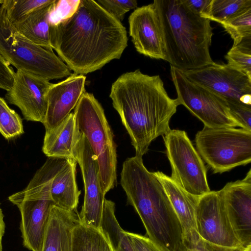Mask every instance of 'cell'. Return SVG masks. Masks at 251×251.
<instances>
[{
	"label": "cell",
	"instance_id": "2e32d148",
	"mask_svg": "<svg viewBox=\"0 0 251 251\" xmlns=\"http://www.w3.org/2000/svg\"><path fill=\"white\" fill-rule=\"evenodd\" d=\"M229 221L241 245L251 246V170L221 189Z\"/></svg>",
	"mask_w": 251,
	"mask_h": 251
},
{
	"label": "cell",
	"instance_id": "7a4b0ae2",
	"mask_svg": "<svg viewBox=\"0 0 251 251\" xmlns=\"http://www.w3.org/2000/svg\"><path fill=\"white\" fill-rule=\"evenodd\" d=\"M109 97L135 155L140 157L153 141L171 129L170 121L178 105L168 95L159 75L150 76L139 70L120 76L112 84Z\"/></svg>",
	"mask_w": 251,
	"mask_h": 251
},
{
	"label": "cell",
	"instance_id": "f35d334b",
	"mask_svg": "<svg viewBox=\"0 0 251 251\" xmlns=\"http://www.w3.org/2000/svg\"><path fill=\"white\" fill-rule=\"evenodd\" d=\"M4 0H0V4H2L3 2H4Z\"/></svg>",
	"mask_w": 251,
	"mask_h": 251
},
{
	"label": "cell",
	"instance_id": "ffe728a7",
	"mask_svg": "<svg viewBox=\"0 0 251 251\" xmlns=\"http://www.w3.org/2000/svg\"><path fill=\"white\" fill-rule=\"evenodd\" d=\"M76 160L67 159L53 176L50 194L54 204L69 211H76L81 194L76 180Z\"/></svg>",
	"mask_w": 251,
	"mask_h": 251
},
{
	"label": "cell",
	"instance_id": "d4e9b609",
	"mask_svg": "<svg viewBox=\"0 0 251 251\" xmlns=\"http://www.w3.org/2000/svg\"><path fill=\"white\" fill-rule=\"evenodd\" d=\"M0 133L6 139H11L24 133L22 120L18 114L0 97Z\"/></svg>",
	"mask_w": 251,
	"mask_h": 251
},
{
	"label": "cell",
	"instance_id": "9c48e42d",
	"mask_svg": "<svg viewBox=\"0 0 251 251\" xmlns=\"http://www.w3.org/2000/svg\"><path fill=\"white\" fill-rule=\"evenodd\" d=\"M163 138L173 180L193 195L201 197L209 192L207 168L187 133L170 129Z\"/></svg>",
	"mask_w": 251,
	"mask_h": 251
},
{
	"label": "cell",
	"instance_id": "8992f818",
	"mask_svg": "<svg viewBox=\"0 0 251 251\" xmlns=\"http://www.w3.org/2000/svg\"><path fill=\"white\" fill-rule=\"evenodd\" d=\"M0 55L17 70L48 80L70 76V69L51 48L35 44L19 34L0 6Z\"/></svg>",
	"mask_w": 251,
	"mask_h": 251
},
{
	"label": "cell",
	"instance_id": "603a6c76",
	"mask_svg": "<svg viewBox=\"0 0 251 251\" xmlns=\"http://www.w3.org/2000/svg\"><path fill=\"white\" fill-rule=\"evenodd\" d=\"M71 251H116L107 235L100 228L79 222L72 232Z\"/></svg>",
	"mask_w": 251,
	"mask_h": 251
},
{
	"label": "cell",
	"instance_id": "8d00e7d4",
	"mask_svg": "<svg viewBox=\"0 0 251 251\" xmlns=\"http://www.w3.org/2000/svg\"><path fill=\"white\" fill-rule=\"evenodd\" d=\"M5 225L4 221V215L0 204V251H2V239L5 232Z\"/></svg>",
	"mask_w": 251,
	"mask_h": 251
},
{
	"label": "cell",
	"instance_id": "7c38bea8",
	"mask_svg": "<svg viewBox=\"0 0 251 251\" xmlns=\"http://www.w3.org/2000/svg\"><path fill=\"white\" fill-rule=\"evenodd\" d=\"M193 82L224 98L226 101L251 105V77L227 64H213L182 71Z\"/></svg>",
	"mask_w": 251,
	"mask_h": 251
},
{
	"label": "cell",
	"instance_id": "4316f807",
	"mask_svg": "<svg viewBox=\"0 0 251 251\" xmlns=\"http://www.w3.org/2000/svg\"><path fill=\"white\" fill-rule=\"evenodd\" d=\"M227 65L251 77V37L232 46L225 56Z\"/></svg>",
	"mask_w": 251,
	"mask_h": 251
},
{
	"label": "cell",
	"instance_id": "83f0119b",
	"mask_svg": "<svg viewBox=\"0 0 251 251\" xmlns=\"http://www.w3.org/2000/svg\"><path fill=\"white\" fill-rule=\"evenodd\" d=\"M233 40L232 46L243 39L251 37V8L235 16L222 25Z\"/></svg>",
	"mask_w": 251,
	"mask_h": 251
},
{
	"label": "cell",
	"instance_id": "484cf974",
	"mask_svg": "<svg viewBox=\"0 0 251 251\" xmlns=\"http://www.w3.org/2000/svg\"><path fill=\"white\" fill-rule=\"evenodd\" d=\"M54 0H4L2 3L5 15L14 24L35 9L52 3Z\"/></svg>",
	"mask_w": 251,
	"mask_h": 251
},
{
	"label": "cell",
	"instance_id": "3957f363",
	"mask_svg": "<svg viewBox=\"0 0 251 251\" xmlns=\"http://www.w3.org/2000/svg\"><path fill=\"white\" fill-rule=\"evenodd\" d=\"M120 184L150 240L163 251H176L182 243L181 224L162 184L145 167L142 157L126 159Z\"/></svg>",
	"mask_w": 251,
	"mask_h": 251
},
{
	"label": "cell",
	"instance_id": "f1b7e54d",
	"mask_svg": "<svg viewBox=\"0 0 251 251\" xmlns=\"http://www.w3.org/2000/svg\"><path fill=\"white\" fill-rule=\"evenodd\" d=\"M80 0H54L50 13V21L52 26L71 17L77 10Z\"/></svg>",
	"mask_w": 251,
	"mask_h": 251
},
{
	"label": "cell",
	"instance_id": "5b68a950",
	"mask_svg": "<svg viewBox=\"0 0 251 251\" xmlns=\"http://www.w3.org/2000/svg\"><path fill=\"white\" fill-rule=\"evenodd\" d=\"M79 131L86 138L97 158L102 191L117 184V152L114 135L101 104L92 94H82L73 113Z\"/></svg>",
	"mask_w": 251,
	"mask_h": 251
},
{
	"label": "cell",
	"instance_id": "f546056e",
	"mask_svg": "<svg viewBox=\"0 0 251 251\" xmlns=\"http://www.w3.org/2000/svg\"><path fill=\"white\" fill-rule=\"evenodd\" d=\"M96 2L120 22L127 12L131 9H136L138 5L135 0H98Z\"/></svg>",
	"mask_w": 251,
	"mask_h": 251
},
{
	"label": "cell",
	"instance_id": "cb8c5ba5",
	"mask_svg": "<svg viewBox=\"0 0 251 251\" xmlns=\"http://www.w3.org/2000/svg\"><path fill=\"white\" fill-rule=\"evenodd\" d=\"M251 8V0H211L207 19L222 25Z\"/></svg>",
	"mask_w": 251,
	"mask_h": 251
},
{
	"label": "cell",
	"instance_id": "7402d4cb",
	"mask_svg": "<svg viewBox=\"0 0 251 251\" xmlns=\"http://www.w3.org/2000/svg\"><path fill=\"white\" fill-rule=\"evenodd\" d=\"M54 1L35 9L11 25L19 34L32 43L51 48L52 25L50 21V13Z\"/></svg>",
	"mask_w": 251,
	"mask_h": 251
},
{
	"label": "cell",
	"instance_id": "277c9868",
	"mask_svg": "<svg viewBox=\"0 0 251 251\" xmlns=\"http://www.w3.org/2000/svg\"><path fill=\"white\" fill-rule=\"evenodd\" d=\"M161 20L165 61L182 71L214 64L209 48L213 35L208 19L192 11L183 0H154Z\"/></svg>",
	"mask_w": 251,
	"mask_h": 251
},
{
	"label": "cell",
	"instance_id": "1f68e13d",
	"mask_svg": "<svg viewBox=\"0 0 251 251\" xmlns=\"http://www.w3.org/2000/svg\"><path fill=\"white\" fill-rule=\"evenodd\" d=\"M226 102L231 116L241 128L251 131V105L240 102Z\"/></svg>",
	"mask_w": 251,
	"mask_h": 251
},
{
	"label": "cell",
	"instance_id": "44dd1931",
	"mask_svg": "<svg viewBox=\"0 0 251 251\" xmlns=\"http://www.w3.org/2000/svg\"><path fill=\"white\" fill-rule=\"evenodd\" d=\"M79 134L74 113H70L58 125L46 130L42 151L48 157L75 159L74 150Z\"/></svg>",
	"mask_w": 251,
	"mask_h": 251
},
{
	"label": "cell",
	"instance_id": "ba28073f",
	"mask_svg": "<svg viewBox=\"0 0 251 251\" xmlns=\"http://www.w3.org/2000/svg\"><path fill=\"white\" fill-rule=\"evenodd\" d=\"M52 176L49 172L37 174L25 189L8 197L19 209L23 244L30 251H41L50 209L54 204L50 194Z\"/></svg>",
	"mask_w": 251,
	"mask_h": 251
},
{
	"label": "cell",
	"instance_id": "d6a6232c",
	"mask_svg": "<svg viewBox=\"0 0 251 251\" xmlns=\"http://www.w3.org/2000/svg\"><path fill=\"white\" fill-rule=\"evenodd\" d=\"M125 233L136 251H163L147 236L126 231Z\"/></svg>",
	"mask_w": 251,
	"mask_h": 251
},
{
	"label": "cell",
	"instance_id": "e0dca14e",
	"mask_svg": "<svg viewBox=\"0 0 251 251\" xmlns=\"http://www.w3.org/2000/svg\"><path fill=\"white\" fill-rule=\"evenodd\" d=\"M86 76L75 73L66 79L52 84L49 89L48 108L43 125L46 130L61 123L75 108L85 92Z\"/></svg>",
	"mask_w": 251,
	"mask_h": 251
},
{
	"label": "cell",
	"instance_id": "8fae6325",
	"mask_svg": "<svg viewBox=\"0 0 251 251\" xmlns=\"http://www.w3.org/2000/svg\"><path fill=\"white\" fill-rule=\"evenodd\" d=\"M80 132V131H79ZM84 183V201L78 214L79 222L100 228L105 200L97 158L85 136L80 132L74 150Z\"/></svg>",
	"mask_w": 251,
	"mask_h": 251
},
{
	"label": "cell",
	"instance_id": "e575fe53",
	"mask_svg": "<svg viewBox=\"0 0 251 251\" xmlns=\"http://www.w3.org/2000/svg\"><path fill=\"white\" fill-rule=\"evenodd\" d=\"M192 11L201 17L207 19L211 0H183Z\"/></svg>",
	"mask_w": 251,
	"mask_h": 251
},
{
	"label": "cell",
	"instance_id": "4dcf8cb0",
	"mask_svg": "<svg viewBox=\"0 0 251 251\" xmlns=\"http://www.w3.org/2000/svg\"><path fill=\"white\" fill-rule=\"evenodd\" d=\"M186 251H251V246L226 247L208 242L200 236L192 241H182Z\"/></svg>",
	"mask_w": 251,
	"mask_h": 251
},
{
	"label": "cell",
	"instance_id": "d590c367",
	"mask_svg": "<svg viewBox=\"0 0 251 251\" xmlns=\"http://www.w3.org/2000/svg\"><path fill=\"white\" fill-rule=\"evenodd\" d=\"M116 251H136L124 230L111 241Z\"/></svg>",
	"mask_w": 251,
	"mask_h": 251
},
{
	"label": "cell",
	"instance_id": "9a60e30c",
	"mask_svg": "<svg viewBox=\"0 0 251 251\" xmlns=\"http://www.w3.org/2000/svg\"><path fill=\"white\" fill-rule=\"evenodd\" d=\"M129 33L136 50L151 58L165 60L161 20L153 2L137 8L129 16Z\"/></svg>",
	"mask_w": 251,
	"mask_h": 251
},
{
	"label": "cell",
	"instance_id": "4fadbf2b",
	"mask_svg": "<svg viewBox=\"0 0 251 251\" xmlns=\"http://www.w3.org/2000/svg\"><path fill=\"white\" fill-rule=\"evenodd\" d=\"M196 221L198 234L205 241L223 247L242 246L228 217L221 190L199 197Z\"/></svg>",
	"mask_w": 251,
	"mask_h": 251
},
{
	"label": "cell",
	"instance_id": "52a82bcc",
	"mask_svg": "<svg viewBox=\"0 0 251 251\" xmlns=\"http://www.w3.org/2000/svg\"><path fill=\"white\" fill-rule=\"evenodd\" d=\"M196 150L213 174H222L251 162V131L234 127H208L199 131Z\"/></svg>",
	"mask_w": 251,
	"mask_h": 251
},
{
	"label": "cell",
	"instance_id": "5bb4252c",
	"mask_svg": "<svg viewBox=\"0 0 251 251\" xmlns=\"http://www.w3.org/2000/svg\"><path fill=\"white\" fill-rule=\"evenodd\" d=\"M52 84L44 78L17 70L4 100L17 106L26 121L43 124L48 108L47 94Z\"/></svg>",
	"mask_w": 251,
	"mask_h": 251
},
{
	"label": "cell",
	"instance_id": "ac0fdd59",
	"mask_svg": "<svg viewBox=\"0 0 251 251\" xmlns=\"http://www.w3.org/2000/svg\"><path fill=\"white\" fill-rule=\"evenodd\" d=\"M162 184L181 226L182 241L197 239L196 212L200 197L193 195L163 172H153Z\"/></svg>",
	"mask_w": 251,
	"mask_h": 251
},
{
	"label": "cell",
	"instance_id": "30bf717a",
	"mask_svg": "<svg viewBox=\"0 0 251 251\" xmlns=\"http://www.w3.org/2000/svg\"><path fill=\"white\" fill-rule=\"evenodd\" d=\"M170 73L178 105L184 106L203 123L204 126L241 127L231 116L224 98L190 80L182 71L172 66Z\"/></svg>",
	"mask_w": 251,
	"mask_h": 251
},
{
	"label": "cell",
	"instance_id": "74e56055",
	"mask_svg": "<svg viewBox=\"0 0 251 251\" xmlns=\"http://www.w3.org/2000/svg\"><path fill=\"white\" fill-rule=\"evenodd\" d=\"M176 251H186L185 248L183 243L181 244Z\"/></svg>",
	"mask_w": 251,
	"mask_h": 251
},
{
	"label": "cell",
	"instance_id": "d6986e66",
	"mask_svg": "<svg viewBox=\"0 0 251 251\" xmlns=\"http://www.w3.org/2000/svg\"><path fill=\"white\" fill-rule=\"evenodd\" d=\"M79 222L78 214L54 204L51 206L41 251H71L72 232Z\"/></svg>",
	"mask_w": 251,
	"mask_h": 251
},
{
	"label": "cell",
	"instance_id": "6da1fadb",
	"mask_svg": "<svg viewBox=\"0 0 251 251\" xmlns=\"http://www.w3.org/2000/svg\"><path fill=\"white\" fill-rule=\"evenodd\" d=\"M127 41L121 22L96 1L80 0L71 17L52 26L50 47L74 73L84 75L119 59Z\"/></svg>",
	"mask_w": 251,
	"mask_h": 251
},
{
	"label": "cell",
	"instance_id": "836d02e7",
	"mask_svg": "<svg viewBox=\"0 0 251 251\" xmlns=\"http://www.w3.org/2000/svg\"><path fill=\"white\" fill-rule=\"evenodd\" d=\"M15 74L13 68L0 55V88L9 90L13 84Z\"/></svg>",
	"mask_w": 251,
	"mask_h": 251
}]
</instances>
